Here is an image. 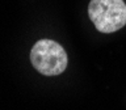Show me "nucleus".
Here are the masks:
<instances>
[{
	"label": "nucleus",
	"instance_id": "nucleus-1",
	"mask_svg": "<svg viewBox=\"0 0 126 110\" xmlns=\"http://www.w3.org/2000/svg\"><path fill=\"white\" fill-rule=\"evenodd\" d=\"M88 16L101 33H113L126 25V4L122 0H91Z\"/></svg>",
	"mask_w": 126,
	"mask_h": 110
},
{
	"label": "nucleus",
	"instance_id": "nucleus-2",
	"mask_svg": "<svg viewBox=\"0 0 126 110\" xmlns=\"http://www.w3.org/2000/svg\"><path fill=\"white\" fill-rule=\"evenodd\" d=\"M30 60L39 73L55 76L66 69L67 54L58 42L51 39H41L32 49Z\"/></svg>",
	"mask_w": 126,
	"mask_h": 110
}]
</instances>
